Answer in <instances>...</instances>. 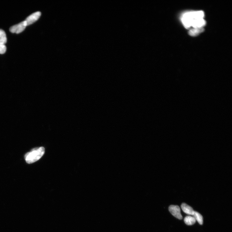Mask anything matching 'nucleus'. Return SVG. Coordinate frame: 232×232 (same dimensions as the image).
<instances>
[{
  "instance_id": "5",
  "label": "nucleus",
  "mask_w": 232,
  "mask_h": 232,
  "mask_svg": "<svg viewBox=\"0 0 232 232\" xmlns=\"http://www.w3.org/2000/svg\"><path fill=\"white\" fill-rule=\"evenodd\" d=\"M41 15V13L39 12H35L30 15L25 20L27 26L32 24L37 21Z\"/></svg>"
},
{
  "instance_id": "9",
  "label": "nucleus",
  "mask_w": 232,
  "mask_h": 232,
  "mask_svg": "<svg viewBox=\"0 0 232 232\" xmlns=\"http://www.w3.org/2000/svg\"><path fill=\"white\" fill-rule=\"evenodd\" d=\"M196 220L193 217L187 216L184 219L185 223L188 225H192L195 224Z\"/></svg>"
},
{
  "instance_id": "4",
  "label": "nucleus",
  "mask_w": 232,
  "mask_h": 232,
  "mask_svg": "<svg viewBox=\"0 0 232 232\" xmlns=\"http://www.w3.org/2000/svg\"><path fill=\"white\" fill-rule=\"evenodd\" d=\"M169 210L170 213L175 217L179 220L183 219V216L180 213V209L179 206L170 205L169 207Z\"/></svg>"
},
{
  "instance_id": "1",
  "label": "nucleus",
  "mask_w": 232,
  "mask_h": 232,
  "mask_svg": "<svg viewBox=\"0 0 232 232\" xmlns=\"http://www.w3.org/2000/svg\"><path fill=\"white\" fill-rule=\"evenodd\" d=\"M204 13L203 11L188 12L184 14L182 17V20L184 27L189 29L192 27L193 22L195 20L203 18Z\"/></svg>"
},
{
  "instance_id": "11",
  "label": "nucleus",
  "mask_w": 232,
  "mask_h": 232,
  "mask_svg": "<svg viewBox=\"0 0 232 232\" xmlns=\"http://www.w3.org/2000/svg\"><path fill=\"white\" fill-rule=\"evenodd\" d=\"M7 41L6 33L3 30L0 29V43L5 45Z\"/></svg>"
},
{
  "instance_id": "12",
  "label": "nucleus",
  "mask_w": 232,
  "mask_h": 232,
  "mask_svg": "<svg viewBox=\"0 0 232 232\" xmlns=\"http://www.w3.org/2000/svg\"><path fill=\"white\" fill-rule=\"evenodd\" d=\"M6 45L0 43V54H3L6 52Z\"/></svg>"
},
{
  "instance_id": "3",
  "label": "nucleus",
  "mask_w": 232,
  "mask_h": 232,
  "mask_svg": "<svg viewBox=\"0 0 232 232\" xmlns=\"http://www.w3.org/2000/svg\"><path fill=\"white\" fill-rule=\"evenodd\" d=\"M27 26L26 23L24 21L17 25L12 26L10 28L9 30L12 33L19 34L22 32Z\"/></svg>"
},
{
  "instance_id": "7",
  "label": "nucleus",
  "mask_w": 232,
  "mask_h": 232,
  "mask_svg": "<svg viewBox=\"0 0 232 232\" xmlns=\"http://www.w3.org/2000/svg\"><path fill=\"white\" fill-rule=\"evenodd\" d=\"M181 207L183 212L187 214L193 215L194 211L190 206L185 203H183L181 205Z\"/></svg>"
},
{
  "instance_id": "6",
  "label": "nucleus",
  "mask_w": 232,
  "mask_h": 232,
  "mask_svg": "<svg viewBox=\"0 0 232 232\" xmlns=\"http://www.w3.org/2000/svg\"><path fill=\"white\" fill-rule=\"evenodd\" d=\"M206 24V22L203 18L195 20L192 24V27L194 28H203Z\"/></svg>"
},
{
  "instance_id": "10",
  "label": "nucleus",
  "mask_w": 232,
  "mask_h": 232,
  "mask_svg": "<svg viewBox=\"0 0 232 232\" xmlns=\"http://www.w3.org/2000/svg\"><path fill=\"white\" fill-rule=\"evenodd\" d=\"M193 217L195 218L196 220H197L198 223L200 225H202L203 223V216L200 213L194 211L193 215Z\"/></svg>"
},
{
  "instance_id": "2",
  "label": "nucleus",
  "mask_w": 232,
  "mask_h": 232,
  "mask_svg": "<svg viewBox=\"0 0 232 232\" xmlns=\"http://www.w3.org/2000/svg\"><path fill=\"white\" fill-rule=\"evenodd\" d=\"M45 153V149L43 147L35 148L25 155V159L29 164L33 163L42 157Z\"/></svg>"
},
{
  "instance_id": "8",
  "label": "nucleus",
  "mask_w": 232,
  "mask_h": 232,
  "mask_svg": "<svg viewBox=\"0 0 232 232\" xmlns=\"http://www.w3.org/2000/svg\"><path fill=\"white\" fill-rule=\"evenodd\" d=\"M203 28H194L190 29L188 32L189 34L192 36H196L204 32Z\"/></svg>"
}]
</instances>
